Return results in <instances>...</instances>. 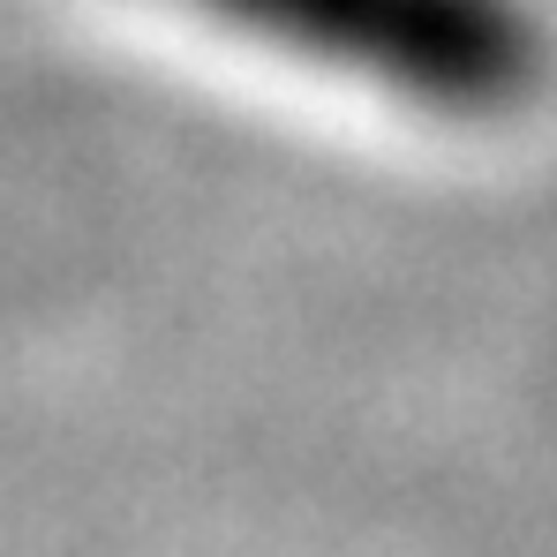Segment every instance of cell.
<instances>
[{"label":"cell","mask_w":557,"mask_h":557,"mask_svg":"<svg viewBox=\"0 0 557 557\" xmlns=\"http://www.w3.org/2000/svg\"><path fill=\"white\" fill-rule=\"evenodd\" d=\"M196 8L445 113H505L543 84V30L520 0H196Z\"/></svg>","instance_id":"cell-1"}]
</instances>
